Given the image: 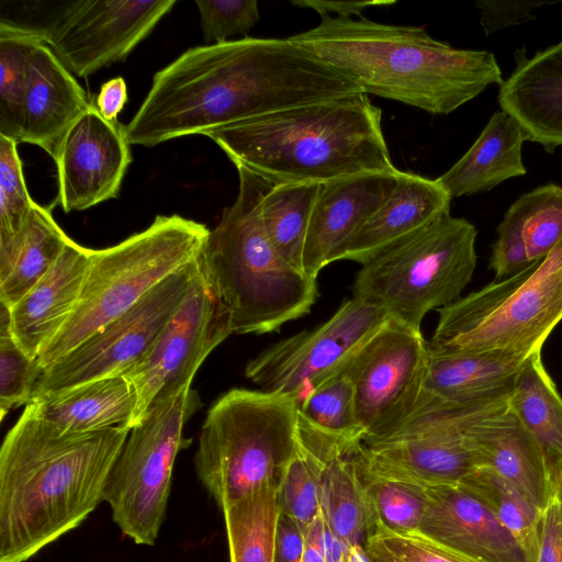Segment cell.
Wrapping results in <instances>:
<instances>
[{"label": "cell", "mask_w": 562, "mask_h": 562, "mask_svg": "<svg viewBox=\"0 0 562 562\" xmlns=\"http://www.w3.org/2000/svg\"><path fill=\"white\" fill-rule=\"evenodd\" d=\"M508 408L536 441L552 480L562 461V396L541 351L533 353L519 373Z\"/></svg>", "instance_id": "cell-28"}, {"label": "cell", "mask_w": 562, "mask_h": 562, "mask_svg": "<svg viewBox=\"0 0 562 562\" xmlns=\"http://www.w3.org/2000/svg\"><path fill=\"white\" fill-rule=\"evenodd\" d=\"M175 0H79L64 4L42 29L45 44L74 76L87 78L124 61Z\"/></svg>", "instance_id": "cell-15"}, {"label": "cell", "mask_w": 562, "mask_h": 562, "mask_svg": "<svg viewBox=\"0 0 562 562\" xmlns=\"http://www.w3.org/2000/svg\"><path fill=\"white\" fill-rule=\"evenodd\" d=\"M513 535L528 562H535L542 510L520 490L497 474L476 468L461 483Z\"/></svg>", "instance_id": "cell-34"}, {"label": "cell", "mask_w": 562, "mask_h": 562, "mask_svg": "<svg viewBox=\"0 0 562 562\" xmlns=\"http://www.w3.org/2000/svg\"><path fill=\"white\" fill-rule=\"evenodd\" d=\"M291 4L316 11L319 15L337 14L338 18L362 16L361 13L370 7L391 5L394 0L372 1H329V0H291Z\"/></svg>", "instance_id": "cell-45"}, {"label": "cell", "mask_w": 562, "mask_h": 562, "mask_svg": "<svg viewBox=\"0 0 562 562\" xmlns=\"http://www.w3.org/2000/svg\"><path fill=\"white\" fill-rule=\"evenodd\" d=\"M70 239L49 209L34 203L12 267L0 280V302L14 306L54 267Z\"/></svg>", "instance_id": "cell-29"}, {"label": "cell", "mask_w": 562, "mask_h": 562, "mask_svg": "<svg viewBox=\"0 0 562 562\" xmlns=\"http://www.w3.org/2000/svg\"><path fill=\"white\" fill-rule=\"evenodd\" d=\"M554 3L546 1L477 0L475 1V8L485 35H490L506 27L535 21V9Z\"/></svg>", "instance_id": "cell-42"}, {"label": "cell", "mask_w": 562, "mask_h": 562, "mask_svg": "<svg viewBox=\"0 0 562 562\" xmlns=\"http://www.w3.org/2000/svg\"><path fill=\"white\" fill-rule=\"evenodd\" d=\"M527 136L504 111L495 112L467 153L436 180L452 199L486 192L524 176L521 148Z\"/></svg>", "instance_id": "cell-26"}, {"label": "cell", "mask_w": 562, "mask_h": 562, "mask_svg": "<svg viewBox=\"0 0 562 562\" xmlns=\"http://www.w3.org/2000/svg\"><path fill=\"white\" fill-rule=\"evenodd\" d=\"M358 446L352 454L363 488L367 538L417 530L424 515V498L419 491L414 485L372 473L361 461Z\"/></svg>", "instance_id": "cell-33"}, {"label": "cell", "mask_w": 562, "mask_h": 562, "mask_svg": "<svg viewBox=\"0 0 562 562\" xmlns=\"http://www.w3.org/2000/svg\"><path fill=\"white\" fill-rule=\"evenodd\" d=\"M325 562H345L347 547L333 533L324 521Z\"/></svg>", "instance_id": "cell-48"}, {"label": "cell", "mask_w": 562, "mask_h": 562, "mask_svg": "<svg viewBox=\"0 0 562 562\" xmlns=\"http://www.w3.org/2000/svg\"><path fill=\"white\" fill-rule=\"evenodd\" d=\"M369 538H375L403 562H481L426 537L418 530Z\"/></svg>", "instance_id": "cell-41"}, {"label": "cell", "mask_w": 562, "mask_h": 562, "mask_svg": "<svg viewBox=\"0 0 562 562\" xmlns=\"http://www.w3.org/2000/svg\"><path fill=\"white\" fill-rule=\"evenodd\" d=\"M238 194L209 232L201 270L231 316L233 334H267L306 315L318 297L316 278L286 262L270 241L260 204L272 184L236 166Z\"/></svg>", "instance_id": "cell-5"}, {"label": "cell", "mask_w": 562, "mask_h": 562, "mask_svg": "<svg viewBox=\"0 0 562 562\" xmlns=\"http://www.w3.org/2000/svg\"><path fill=\"white\" fill-rule=\"evenodd\" d=\"M232 334L229 313L200 267L180 307L151 349L124 374L136 396L132 428L156 402L190 390L205 358Z\"/></svg>", "instance_id": "cell-13"}, {"label": "cell", "mask_w": 562, "mask_h": 562, "mask_svg": "<svg viewBox=\"0 0 562 562\" xmlns=\"http://www.w3.org/2000/svg\"><path fill=\"white\" fill-rule=\"evenodd\" d=\"M92 249L70 239L54 267L11 310L12 337L32 359L74 312Z\"/></svg>", "instance_id": "cell-21"}, {"label": "cell", "mask_w": 562, "mask_h": 562, "mask_svg": "<svg viewBox=\"0 0 562 562\" xmlns=\"http://www.w3.org/2000/svg\"><path fill=\"white\" fill-rule=\"evenodd\" d=\"M94 101L100 114L105 120L117 121V114L127 101L125 80L122 77H115L104 82Z\"/></svg>", "instance_id": "cell-46"}, {"label": "cell", "mask_w": 562, "mask_h": 562, "mask_svg": "<svg viewBox=\"0 0 562 562\" xmlns=\"http://www.w3.org/2000/svg\"><path fill=\"white\" fill-rule=\"evenodd\" d=\"M352 449L327 460L319 482L321 514L333 533L346 546H364L367 510Z\"/></svg>", "instance_id": "cell-31"}, {"label": "cell", "mask_w": 562, "mask_h": 562, "mask_svg": "<svg viewBox=\"0 0 562 562\" xmlns=\"http://www.w3.org/2000/svg\"><path fill=\"white\" fill-rule=\"evenodd\" d=\"M199 269L198 257L166 277L123 314L44 369L31 401L90 381L124 375L134 369L180 307Z\"/></svg>", "instance_id": "cell-11"}, {"label": "cell", "mask_w": 562, "mask_h": 562, "mask_svg": "<svg viewBox=\"0 0 562 562\" xmlns=\"http://www.w3.org/2000/svg\"><path fill=\"white\" fill-rule=\"evenodd\" d=\"M319 183L272 186L260 204L265 231L282 258L303 271V251ZM304 272V271H303Z\"/></svg>", "instance_id": "cell-32"}, {"label": "cell", "mask_w": 562, "mask_h": 562, "mask_svg": "<svg viewBox=\"0 0 562 562\" xmlns=\"http://www.w3.org/2000/svg\"><path fill=\"white\" fill-rule=\"evenodd\" d=\"M414 486L424 498L417 530L426 537L481 562H528L513 535L462 485Z\"/></svg>", "instance_id": "cell-17"}, {"label": "cell", "mask_w": 562, "mask_h": 562, "mask_svg": "<svg viewBox=\"0 0 562 562\" xmlns=\"http://www.w3.org/2000/svg\"><path fill=\"white\" fill-rule=\"evenodd\" d=\"M389 315L357 297L312 330L280 340L251 359L247 379L261 390L293 398L297 406L321 384L340 373L355 351Z\"/></svg>", "instance_id": "cell-12"}, {"label": "cell", "mask_w": 562, "mask_h": 562, "mask_svg": "<svg viewBox=\"0 0 562 562\" xmlns=\"http://www.w3.org/2000/svg\"><path fill=\"white\" fill-rule=\"evenodd\" d=\"M402 171L355 175L322 184L312 210L303 271L317 278L395 189Z\"/></svg>", "instance_id": "cell-18"}, {"label": "cell", "mask_w": 562, "mask_h": 562, "mask_svg": "<svg viewBox=\"0 0 562 562\" xmlns=\"http://www.w3.org/2000/svg\"><path fill=\"white\" fill-rule=\"evenodd\" d=\"M305 546L303 528L280 510L274 544V562H302Z\"/></svg>", "instance_id": "cell-44"}, {"label": "cell", "mask_w": 562, "mask_h": 562, "mask_svg": "<svg viewBox=\"0 0 562 562\" xmlns=\"http://www.w3.org/2000/svg\"><path fill=\"white\" fill-rule=\"evenodd\" d=\"M278 492L266 484L222 510L229 562H274Z\"/></svg>", "instance_id": "cell-30"}, {"label": "cell", "mask_w": 562, "mask_h": 562, "mask_svg": "<svg viewBox=\"0 0 562 562\" xmlns=\"http://www.w3.org/2000/svg\"><path fill=\"white\" fill-rule=\"evenodd\" d=\"M297 403L263 390L235 387L209 408L194 468L221 510L266 484L280 485L297 450Z\"/></svg>", "instance_id": "cell-6"}, {"label": "cell", "mask_w": 562, "mask_h": 562, "mask_svg": "<svg viewBox=\"0 0 562 562\" xmlns=\"http://www.w3.org/2000/svg\"><path fill=\"white\" fill-rule=\"evenodd\" d=\"M210 229L177 214L157 215L142 232L92 249L79 301L59 331L41 349L44 370L123 314L166 277L195 260Z\"/></svg>", "instance_id": "cell-7"}, {"label": "cell", "mask_w": 562, "mask_h": 562, "mask_svg": "<svg viewBox=\"0 0 562 562\" xmlns=\"http://www.w3.org/2000/svg\"><path fill=\"white\" fill-rule=\"evenodd\" d=\"M206 136L235 167L272 186L324 184L397 169L383 134L382 111L363 92L268 113Z\"/></svg>", "instance_id": "cell-4"}, {"label": "cell", "mask_w": 562, "mask_h": 562, "mask_svg": "<svg viewBox=\"0 0 562 562\" xmlns=\"http://www.w3.org/2000/svg\"><path fill=\"white\" fill-rule=\"evenodd\" d=\"M130 431L66 432L23 411L0 450V562H26L88 518Z\"/></svg>", "instance_id": "cell-2"}, {"label": "cell", "mask_w": 562, "mask_h": 562, "mask_svg": "<svg viewBox=\"0 0 562 562\" xmlns=\"http://www.w3.org/2000/svg\"><path fill=\"white\" fill-rule=\"evenodd\" d=\"M465 438L476 468L506 480L543 510L552 480L539 447L508 405L472 423Z\"/></svg>", "instance_id": "cell-23"}, {"label": "cell", "mask_w": 562, "mask_h": 562, "mask_svg": "<svg viewBox=\"0 0 562 562\" xmlns=\"http://www.w3.org/2000/svg\"><path fill=\"white\" fill-rule=\"evenodd\" d=\"M18 144L0 136V279L13 263L19 238L35 203L24 180Z\"/></svg>", "instance_id": "cell-36"}, {"label": "cell", "mask_w": 562, "mask_h": 562, "mask_svg": "<svg viewBox=\"0 0 562 562\" xmlns=\"http://www.w3.org/2000/svg\"><path fill=\"white\" fill-rule=\"evenodd\" d=\"M305 546L302 562H325L324 519L322 514L304 529Z\"/></svg>", "instance_id": "cell-47"}, {"label": "cell", "mask_w": 562, "mask_h": 562, "mask_svg": "<svg viewBox=\"0 0 562 562\" xmlns=\"http://www.w3.org/2000/svg\"><path fill=\"white\" fill-rule=\"evenodd\" d=\"M135 392L125 375L108 376L32 400L24 411L66 432L132 429Z\"/></svg>", "instance_id": "cell-25"}, {"label": "cell", "mask_w": 562, "mask_h": 562, "mask_svg": "<svg viewBox=\"0 0 562 562\" xmlns=\"http://www.w3.org/2000/svg\"><path fill=\"white\" fill-rule=\"evenodd\" d=\"M562 243V187L549 183L520 195L497 226L490 266L496 280L541 261Z\"/></svg>", "instance_id": "cell-24"}, {"label": "cell", "mask_w": 562, "mask_h": 562, "mask_svg": "<svg viewBox=\"0 0 562 562\" xmlns=\"http://www.w3.org/2000/svg\"><path fill=\"white\" fill-rule=\"evenodd\" d=\"M476 228L441 215L362 265L353 297L420 330L424 317L461 297L476 267Z\"/></svg>", "instance_id": "cell-9"}, {"label": "cell", "mask_w": 562, "mask_h": 562, "mask_svg": "<svg viewBox=\"0 0 562 562\" xmlns=\"http://www.w3.org/2000/svg\"><path fill=\"white\" fill-rule=\"evenodd\" d=\"M200 406L192 389L153 404L131 429L111 469L103 502L122 533L136 544L154 546L158 538L176 458L189 443L184 425Z\"/></svg>", "instance_id": "cell-10"}, {"label": "cell", "mask_w": 562, "mask_h": 562, "mask_svg": "<svg viewBox=\"0 0 562 562\" xmlns=\"http://www.w3.org/2000/svg\"><path fill=\"white\" fill-rule=\"evenodd\" d=\"M8 337H12L11 310L8 305L0 302V339Z\"/></svg>", "instance_id": "cell-50"}, {"label": "cell", "mask_w": 562, "mask_h": 562, "mask_svg": "<svg viewBox=\"0 0 562 562\" xmlns=\"http://www.w3.org/2000/svg\"><path fill=\"white\" fill-rule=\"evenodd\" d=\"M451 198L435 179L402 171L382 205L337 252L334 261L364 265L384 249L450 213Z\"/></svg>", "instance_id": "cell-22"}, {"label": "cell", "mask_w": 562, "mask_h": 562, "mask_svg": "<svg viewBox=\"0 0 562 562\" xmlns=\"http://www.w3.org/2000/svg\"><path fill=\"white\" fill-rule=\"evenodd\" d=\"M362 92L291 41L245 36L195 46L158 70L133 119L130 145L153 147L292 106Z\"/></svg>", "instance_id": "cell-1"}, {"label": "cell", "mask_w": 562, "mask_h": 562, "mask_svg": "<svg viewBox=\"0 0 562 562\" xmlns=\"http://www.w3.org/2000/svg\"><path fill=\"white\" fill-rule=\"evenodd\" d=\"M54 161L58 179L54 205L65 213L116 198L132 162L125 125L105 120L92 99L66 133Z\"/></svg>", "instance_id": "cell-16"}, {"label": "cell", "mask_w": 562, "mask_h": 562, "mask_svg": "<svg viewBox=\"0 0 562 562\" xmlns=\"http://www.w3.org/2000/svg\"><path fill=\"white\" fill-rule=\"evenodd\" d=\"M432 355L526 356L562 321V243L544 259L438 310Z\"/></svg>", "instance_id": "cell-8"}, {"label": "cell", "mask_w": 562, "mask_h": 562, "mask_svg": "<svg viewBox=\"0 0 562 562\" xmlns=\"http://www.w3.org/2000/svg\"><path fill=\"white\" fill-rule=\"evenodd\" d=\"M44 43L38 29L0 21V136L18 143L29 60Z\"/></svg>", "instance_id": "cell-35"}, {"label": "cell", "mask_w": 562, "mask_h": 562, "mask_svg": "<svg viewBox=\"0 0 562 562\" xmlns=\"http://www.w3.org/2000/svg\"><path fill=\"white\" fill-rule=\"evenodd\" d=\"M516 66L499 86L498 103L522 127L527 140L549 153L562 146V41L527 57L514 54Z\"/></svg>", "instance_id": "cell-20"}, {"label": "cell", "mask_w": 562, "mask_h": 562, "mask_svg": "<svg viewBox=\"0 0 562 562\" xmlns=\"http://www.w3.org/2000/svg\"><path fill=\"white\" fill-rule=\"evenodd\" d=\"M429 359L420 330L389 318L347 361L359 423L369 441L396 423L420 395Z\"/></svg>", "instance_id": "cell-14"}, {"label": "cell", "mask_w": 562, "mask_h": 562, "mask_svg": "<svg viewBox=\"0 0 562 562\" xmlns=\"http://www.w3.org/2000/svg\"><path fill=\"white\" fill-rule=\"evenodd\" d=\"M43 369L29 357L13 337L0 339V419L14 407L26 405Z\"/></svg>", "instance_id": "cell-39"}, {"label": "cell", "mask_w": 562, "mask_h": 562, "mask_svg": "<svg viewBox=\"0 0 562 562\" xmlns=\"http://www.w3.org/2000/svg\"><path fill=\"white\" fill-rule=\"evenodd\" d=\"M297 450L285 469L279 485L280 510L307 528L319 515V482L323 460L297 439ZM330 460V459H329Z\"/></svg>", "instance_id": "cell-38"}, {"label": "cell", "mask_w": 562, "mask_h": 562, "mask_svg": "<svg viewBox=\"0 0 562 562\" xmlns=\"http://www.w3.org/2000/svg\"><path fill=\"white\" fill-rule=\"evenodd\" d=\"M299 413L316 428L337 438L362 442L355 390L341 371L316 387L299 406Z\"/></svg>", "instance_id": "cell-37"}, {"label": "cell", "mask_w": 562, "mask_h": 562, "mask_svg": "<svg viewBox=\"0 0 562 562\" xmlns=\"http://www.w3.org/2000/svg\"><path fill=\"white\" fill-rule=\"evenodd\" d=\"M91 102L53 50L38 45L27 65L20 143L36 145L55 159L66 133Z\"/></svg>", "instance_id": "cell-19"}, {"label": "cell", "mask_w": 562, "mask_h": 562, "mask_svg": "<svg viewBox=\"0 0 562 562\" xmlns=\"http://www.w3.org/2000/svg\"><path fill=\"white\" fill-rule=\"evenodd\" d=\"M530 357L501 353L432 355L429 352L423 390L431 396L456 403L476 402L506 395L512 392L519 373Z\"/></svg>", "instance_id": "cell-27"}, {"label": "cell", "mask_w": 562, "mask_h": 562, "mask_svg": "<svg viewBox=\"0 0 562 562\" xmlns=\"http://www.w3.org/2000/svg\"><path fill=\"white\" fill-rule=\"evenodd\" d=\"M364 549L370 562H403L387 551L375 538H368Z\"/></svg>", "instance_id": "cell-49"}, {"label": "cell", "mask_w": 562, "mask_h": 562, "mask_svg": "<svg viewBox=\"0 0 562 562\" xmlns=\"http://www.w3.org/2000/svg\"><path fill=\"white\" fill-rule=\"evenodd\" d=\"M552 484L562 486V461L560 462V464L553 475Z\"/></svg>", "instance_id": "cell-52"}, {"label": "cell", "mask_w": 562, "mask_h": 562, "mask_svg": "<svg viewBox=\"0 0 562 562\" xmlns=\"http://www.w3.org/2000/svg\"><path fill=\"white\" fill-rule=\"evenodd\" d=\"M535 562H562V486L552 484L542 510Z\"/></svg>", "instance_id": "cell-43"}, {"label": "cell", "mask_w": 562, "mask_h": 562, "mask_svg": "<svg viewBox=\"0 0 562 562\" xmlns=\"http://www.w3.org/2000/svg\"><path fill=\"white\" fill-rule=\"evenodd\" d=\"M289 38L363 93L431 114H449L504 81L493 53L454 48L420 26L321 15L315 27Z\"/></svg>", "instance_id": "cell-3"}, {"label": "cell", "mask_w": 562, "mask_h": 562, "mask_svg": "<svg viewBox=\"0 0 562 562\" xmlns=\"http://www.w3.org/2000/svg\"><path fill=\"white\" fill-rule=\"evenodd\" d=\"M345 562H370L364 546H350L346 549Z\"/></svg>", "instance_id": "cell-51"}, {"label": "cell", "mask_w": 562, "mask_h": 562, "mask_svg": "<svg viewBox=\"0 0 562 562\" xmlns=\"http://www.w3.org/2000/svg\"><path fill=\"white\" fill-rule=\"evenodd\" d=\"M205 42H225L247 35L260 19L257 0H196Z\"/></svg>", "instance_id": "cell-40"}]
</instances>
